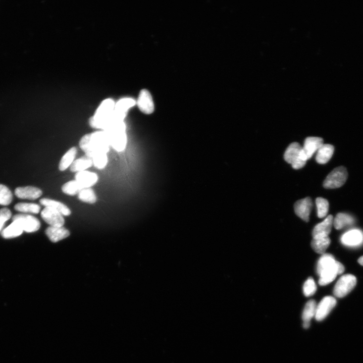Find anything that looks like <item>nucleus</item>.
I'll return each mask as SVG.
<instances>
[{"label":"nucleus","instance_id":"1","mask_svg":"<svg viewBox=\"0 0 363 363\" xmlns=\"http://www.w3.org/2000/svg\"><path fill=\"white\" fill-rule=\"evenodd\" d=\"M80 148L91 157L97 154H107L111 146L108 134L98 131L84 135L79 143Z\"/></svg>","mask_w":363,"mask_h":363},{"label":"nucleus","instance_id":"2","mask_svg":"<svg viewBox=\"0 0 363 363\" xmlns=\"http://www.w3.org/2000/svg\"><path fill=\"white\" fill-rule=\"evenodd\" d=\"M344 266L334 259L330 254H324L320 258L317 266V272L320 276L319 284L324 286L332 282L338 275L345 271Z\"/></svg>","mask_w":363,"mask_h":363},{"label":"nucleus","instance_id":"3","mask_svg":"<svg viewBox=\"0 0 363 363\" xmlns=\"http://www.w3.org/2000/svg\"><path fill=\"white\" fill-rule=\"evenodd\" d=\"M115 106L113 100L107 99L104 100L97 108L95 115L90 119V126L104 131L117 122L114 117Z\"/></svg>","mask_w":363,"mask_h":363},{"label":"nucleus","instance_id":"4","mask_svg":"<svg viewBox=\"0 0 363 363\" xmlns=\"http://www.w3.org/2000/svg\"><path fill=\"white\" fill-rule=\"evenodd\" d=\"M126 126L124 121L111 125L105 131L108 135L110 145L118 152L123 151L127 142Z\"/></svg>","mask_w":363,"mask_h":363},{"label":"nucleus","instance_id":"5","mask_svg":"<svg viewBox=\"0 0 363 363\" xmlns=\"http://www.w3.org/2000/svg\"><path fill=\"white\" fill-rule=\"evenodd\" d=\"M348 176V172L345 167H338L327 176L324 181L323 187L326 189L340 188L345 184Z\"/></svg>","mask_w":363,"mask_h":363},{"label":"nucleus","instance_id":"6","mask_svg":"<svg viewBox=\"0 0 363 363\" xmlns=\"http://www.w3.org/2000/svg\"><path fill=\"white\" fill-rule=\"evenodd\" d=\"M302 149V147L299 144L293 143L288 147L284 154L286 161L291 164L295 170L302 168L307 162L301 157Z\"/></svg>","mask_w":363,"mask_h":363},{"label":"nucleus","instance_id":"7","mask_svg":"<svg viewBox=\"0 0 363 363\" xmlns=\"http://www.w3.org/2000/svg\"><path fill=\"white\" fill-rule=\"evenodd\" d=\"M357 284L356 277L351 274L343 275L333 289V294L338 298H343L348 295Z\"/></svg>","mask_w":363,"mask_h":363},{"label":"nucleus","instance_id":"8","mask_svg":"<svg viewBox=\"0 0 363 363\" xmlns=\"http://www.w3.org/2000/svg\"><path fill=\"white\" fill-rule=\"evenodd\" d=\"M13 221L16 222L23 231L26 233H34L41 228L40 220L36 217L27 214H18L12 218Z\"/></svg>","mask_w":363,"mask_h":363},{"label":"nucleus","instance_id":"9","mask_svg":"<svg viewBox=\"0 0 363 363\" xmlns=\"http://www.w3.org/2000/svg\"><path fill=\"white\" fill-rule=\"evenodd\" d=\"M323 144V139L320 137H309L306 138L302 149V158L307 161L312 157Z\"/></svg>","mask_w":363,"mask_h":363},{"label":"nucleus","instance_id":"10","mask_svg":"<svg viewBox=\"0 0 363 363\" xmlns=\"http://www.w3.org/2000/svg\"><path fill=\"white\" fill-rule=\"evenodd\" d=\"M41 216L50 227H63L65 225L64 216L59 211L51 207H45L41 211Z\"/></svg>","mask_w":363,"mask_h":363},{"label":"nucleus","instance_id":"11","mask_svg":"<svg viewBox=\"0 0 363 363\" xmlns=\"http://www.w3.org/2000/svg\"><path fill=\"white\" fill-rule=\"evenodd\" d=\"M337 300L331 296H326L322 299L317 306L315 319L318 321L324 320L336 306Z\"/></svg>","mask_w":363,"mask_h":363},{"label":"nucleus","instance_id":"12","mask_svg":"<svg viewBox=\"0 0 363 363\" xmlns=\"http://www.w3.org/2000/svg\"><path fill=\"white\" fill-rule=\"evenodd\" d=\"M14 193L16 197L19 199L34 201L42 196L43 191L36 187L26 186L17 188Z\"/></svg>","mask_w":363,"mask_h":363},{"label":"nucleus","instance_id":"13","mask_svg":"<svg viewBox=\"0 0 363 363\" xmlns=\"http://www.w3.org/2000/svg\"><path fill=\"white\" fill-rule=\"evenodd\" d=\"M312 207V202L310 198H306L297 201L294 206L296 214L303 220L309 222Z\"/></svg>","mask_w":363,"mask_h":363},{"label":"nucleus","instance_id":"14","mask_svg":"<svg viewBox=\"0 0 363 363\" xmlns=\"http://www.w3.org/2000/svg\"><path fill=\"white\" fill-rule=\"evenodd\" d=\"M137 104L139 109L144 114L149 115L154 112L155 107L153 98L147 90H143L141 92Z\"/></svg>","mask_w":363,"mask_h":363},{"label":"nucleus","instance_id":"15","mask_svg":"<svg viewBox=\"0 0 363 363\" xmlns=\"http://www.w3.org/2000/svg\"><path fill=\"white\" fill-rule=\"evenodd\" d=\"M136 102L132 99L125 98L119 100L115 104L114 115L119 121H124L129 109L134 106Z\"/></svg>","mask_w":363,"mask_h":363},{"label":"nucleus","instance_id":"16","mask_svg":"<svg viewBox=\"0 0 363 363\" xmlns=\"http://www.w3.org/2000/svg\"><path fill=\"white\" fill-rule=\"evenodd\" d=\"M333 217L328 215L322 222L318 223L313 229L312 236L313 239L323 238L328 237L331 231Z\"/></svg>","mask_w":363,"mask_h":363},{"label":"nucleus","instance_id":"17","mask_svg":"<svg viewBox=\"0 0 363 363\" xmlns=\"http://www.w3.org/2000/svg\"><path fill=\"white\" fill-rule=\"evenodd\" d=\"M75 180L77 181L83 188H91L98 181L99 177L95 173L85 171L76 173Z\"/></svg>","mask_w":363,"mask_h":363},{"label":"nucleus","instance_id":"18","mask_svg":"<svg viewBox=\"0 0 363 363\" xmlns=\"http://www.w3.org/2000/svg\"><path fill=\"white\" fill-rule=\"evenodd\" d=\"M46 235L52 243H57L66 239L70 235L69 231L64 227H49L45 231Z\"/></svg>","mask_w":363,"mask_h":363},{"label":"nucleus","instance_id":"19","mask_svg":"<svg viewBox=\"0 0 363 363\" xmlns=\"http://www.w3.org/2000/svg\"><path fill=\"white\" fill-rule=\"evenodd\" d=\"M40 204L45 207H51L59 211L63 216L71 215L70 209L61 202L49 199H42L40 201Z\"/></svg>","mask_w":363,"mask_h":363},{"label":"nucleus","instance_id":"20","mask_svg":"<svg viewBox=\"0 0 363 363\" xmlns=\"http://www.w3.org/2000/svg\"><path fill=\"white\" fill-rule=\"evenodd\" d=\"M363 241V235L358 230H352L345 233L341 238L344 245L355 246L360 245Z\"/></svg>","mask_w":363,"mask_h":363},{"label":"nucleus","instance_id":"21","mask_svg":"<svg viewBox=\"0 0 363 363\" xmlns=\"http://www.w3.org/2000/svg\"><path fill=\"white\" fill-rule=\"evenodd\" d=\"M93 165L92 158L86 155L74 160L70 166V170L73 173L85 171Z\"/></svg>","mask_w":363,"mask_h":363},{"label":"nucleus","instance_id":"22","mask_svg":"<svg viewBox=\"0 0 363 363\" xmlns=\"http://www.w3.org/2000/svg\"><path fill=\"white\" fill-rule=\"evenodd\" d=\"M334 151V148L333 146L323 144L317 152L316 161L319 164L326 163L332 157Z\"/></svg>","mask_w":363,"mask_h":363},{"label":"nucleus","instance_id":"23","mask_svg":"<svg viewBox=\"0 0 363 363\" xmlns=\"http://www.w3.org/2000/svg\"><path fill=\"white\" fill-rule=\"evenodd\" d=\"M77 154V149L73 147L69 149L62 157L59 164V169L63 172L66 170L74 162V160Z\"/></svg>","mask_w":363,"mask_h":363},{"label":"nucleus","instance_id":"24","mask_svg":"<svg viewBox=\"0 0 363 363\" xmlns=\"http://www.w3.org/2000/svg\"><path fill=\"white\" fill-rule=\"evenodd\" d=\"M354 221V219L351 215L339 213L333 220V225L337 230H341L347 226L352 225Z\"/></svg>","mask_w":363,"mask_h":363},{"label":"nucleus","instance_id":"25","mask_svg":"<svg viewBox=\"0 0 363 363\" xmlns=\"http://www.w3.org/2000/svg\"><path fill=\"white\" fill-rule=\"evenodd\" d=\"M316 309L317 304L314 300H310L306 303L302 314L304 322L311 323V320L315 316Z\"/></svg>","mask_w":363,"mask_h":363},{"label":"nucleus","instance_id":"26","mask_svg":"<svg viewBox=\"0 0 363 363\" xmlns=\"http://www.w3.org/2000/svg\"><path fill=\"white\" fill-rule=\"evenodd\" d=\"M78 198L83 203L94 204L97 201V195L91 188H83L78 194Z\"/></svg>","mask_w":363,"mask_h":363},{"label":"nucleus","instance_id":"27","mask_svg":"<svg viewBox=\"0 0 363 363\" xmlns=\"http://www.w3.org/2000/svg\"><path fill=\"white\" fill-rule=\"evenodd\" d=\"M331 243L329 237L313 239L311 242V246L315 252L318 254L324 255Z\"/></svg>","mask_w":363,"mask_h":363},{"label":"nucleus","instance_id":"28","mask_svg":"<svg viewBox=\"0 0 363 363\" xmlns=\"http://www.w3.org/2000/svg\"><path fill=\"white\" fill-rule=\"evenodd\" d=\"M23 232L18 223L13 221L11 225L2 231L1 235L5 239H10L20 236Z\"/></svg>","mask_w":363,"mask_h":363},{"label":"nucleus","instance_id":"29","mask_svg":"<svg viewBox=\"0 0 363 363\" xmlns=\"http://www.w3.org/2000/svg\"><path fill=\"white\" fill-rule=\"evenodd\" d=\"M15 210L24 213L38 214L41 211V207L32 203H19L14 207Z\"/></svg>","mask_w":363,"mask_h":363},{"label":"nucleus","instance_id":"30","mask_svg":"<svg viewBox=\"0 0 363 363\" xmlns=\"http://www.w3.org/2000/svg\"><path fill=\"white\" fill-rule=\"evenodd\" d=\"M82 189V187L75 180L66 183L61 188L62 192L70 196H75L78 194Z\"/></svg>","mask_w":363,"mask_h":363},{"label":"nucleus","instance_id":"31","mask_svg":"<svg viewBox=\"0 0 363 363\" xmlns=\"http://www.w3.org/2000/svg\"><path fill=\"white\" fill-rule=\"evenodd\" d=\"M12 200L13 194L9 188L4 185L0 184V205L8 206Z\"/></svg>","mask_w":363,"mask_h":363},{"label":"nucleus","instance_id":"32","mask_svg":"<svg viewBox=\"0 0 363 363\" xmlns=\"http://www.w3.org/2000/svg\"><path fill=\"white\" fill-rule=\"evenodd\" d=\"M91 158L93 161V165L99 170L104 168L107 163L106 154L100 153L93 156Z\"/></svg>","mask_w":363,"mask_h":363},{"label":"nucleus","instance_id":"33","mask_svg":"<svg viewBox=\"0 0 363 363\" xmlns=\"http://www.w3.org/2000/svg\"><path fill=\"white\" fill-rule=\"evenodd\" d=\"M316 204L318 217L321 218L325 217L329 210L328 202L323 198H318L316 200Z\"/></svg>","mask_w":363,"mask_h":363},{"label":"nucleus","instance_id":"34","mask_svg":"<svg viewBox=\"0 0 363 363\" xmlns=\"http://www.w3.org/2000/svg\"><path fill=\"white\" fill-rule=\"evenodd\" d=\"M317 290V286L312 277L308 278L303 287V292L305 296L310 297L313 295Z\"/></svg>","mask_w":363,"mask_h":363},{"label":"nucleus","instance_id":"35","mask_svg":"<svg viewBox=\"0 0 363 363\" xmlns=\"http://www.w3.org/2000/svg\"><path fill=\"white\" fill-rule=\"evenodd\" d=\"M12 216L10 210L7 208L0 209V232H1L5 223Z\"/></svg>","mask_w":363,"mask_h":363},{"label":"nucleus","instance_id":"36","mask_svg":"<svg viewBox=\"0 0 363 363\" xmlns=\"http://www.w3.org/2000/svg\"><path fill=\"white\" fill-rule=\"evenodd\" d=\"M311 323L304 322L303 327L305 329L309 328L310 327Z\"/></svg>","mask_w":363,"mask_h":363},{"label":"nucleus","instance_id":"37","mask_svg":"<svg viewBox=\"0 0 363 363\" xmlns=\"http://www.w3.org/2000/svg\"><path fill=\"white\" fill-rule=\"evenodd\" d=\"M358 262L360 265L363 266V256L359 259Z\"/></svg>","mask_w":363,"mask_h":363}]
</instances>
